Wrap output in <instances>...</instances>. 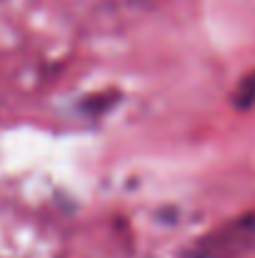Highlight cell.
Returning <instances> with one entry per match:
<instances>
[{"label": "cell", "instance_id": "6da1fadb", "mask_svg": "<svg viewBox=\"0 0 255 258\" xmlns=\"http://www.w3.org/2000/svg\"><path fill=\"white\" fill-rule=\"evenodd\" d=\"M255 103V73L253 76H248L240 88H238V93H235V105L238 108H250Z\"/></svg>", "mask_w": 255, "mask_h": 258}]
</instances>
